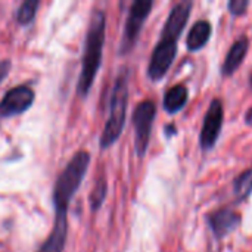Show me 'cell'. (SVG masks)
Wrapping results in <instances>:
<instances>
[{
	"label": "cell",
	"mask_w": 252,
	"mask_h": 252,
	"mask_svg": "<svg viewBox=\"0 0 252 252\" xmlns=\"http://www.w3.org/2000/svg\"><path fill=\"white\" fill-rule=\"evenodd\" d=\"M105 22L106 19L102 10H94L92 13L86 44H84L86 47L83 55L81 74L77 84V93L83 97L87 96V93L90 92L102 62V50L105 43Z\"/></svg>",
	"instance_id": "obj_1"
},
{
	"label": "cell",
	"mask_w": 252,
	"mask_h": 252,
	"mask_svg": "<svg viewBox=\"0 0 252 252\" xmlns=\"http://www.w3.org/2000/svg\"><path fill=\"white\" fill-rule=\"evenodd\" d=\"M127 102H128V71L126 68L117 77L112 96H111V109L109 118L105 124V128L100 136V148L106 149L112 146L123 133L126 124L127 114Z\"/></svg>",
	"instance_id": "obj_2"
},
{
	"label": "cell",
	"mask_w": 252,
	"mask_h": 252,
	"mask_svg": "<svg viewBox=\"0 0 252 252\" xmlns=\"http://www.w3.org/2000/svg\"><path fill=\"white\" fill-rule=\"evenodd\" d=\"M90 164V155L84 151H80L68 162L65 170L56 180L53 189V204L55 208H68L69 201L78 190L87 168Z\"/></svg>",
	"instance_id": "obj_3"
},
{
	"label": "cell",
	"mask_w": 252,
	"mask_h": 252,
	"mask_svg": "<svg viewBox=\"0 0 252 252\" xmlns=\"http://www.w3.org/2000/svg\"><path fill=\"white\" fill-rule=\"evenodd\" d=\"M157 106L152 100H143L140 102L134 112H133V126H134V148L136 154L143 158L151 139V130L155 120Z\"/></svg>",
	"instance_id": "obj_4"
},
{
	"label": "cell",
	"mask_w": 252,
	"mask_h": 252,
	"mask_svg": "<svg viewBox=\"0 0 252 252\" xmlns=\"http://www.w3.org/2000/svg\"><path fill=\"white\" fill-rule=\"evenodd\" d=\"M154 3L152 0H136L128 12V18L126 22V28H124V34H123V40H121V46H120V53L126 55L128 52H131V49L134 47L140 30L146 21V18L151 13Z\"/></svg>",
	"instance_id": "obj_5"
},
{
	"label": "cell",
	"mask_w": 252,
	"mask_h": 252,
	"mask_svg": "<svg viewBox=\"0 0 252 252\" xmlns=\"http://www.w3.org/2000/svg\"><path fill=\"white\" fill-rule=\"evenodd\" d=\"M176 55H177V40L161 37L151 56V62L148 66L149 78L152 81L161 80L170 69L171 63L174 62Z\"/></svg>",
	"instance_id": "obj_6"
},
{
	"label": "cell",
	"mask_w": 252,
	"mask_h": 252,
	"mask_svg": "<svg viewBox=\"0 0 252 252\" xmlns=\"http://www.w3.org/2000/svg\"><path fill=\"white\" fill-rule=\"evenodd\" d=\"M223 118H224V109L223 103L220 99H214L210 103V108L205 114L202 130H201V148L204 151H210L216 146L217 139L221 131L223 126Z\"/></svg>",
	"instance_id": "obj_7"
},
{
	"label": "cell",
	"mask_w": 252,
	"mask_h": 252,
	"mask_svg": "<svg viewBox=\"0 0 252 252\" xmlns=\"http://www.w3.org/2000/svg\"><path fill=\"white\" fill-rule=\"evenodd\" d=\"M34 92L28 86H16L10 89L0 100V117L9 118L25 112L34 102Z\"/></svg>",
	"instance_id": "obj_8"
},
{
	"label": "cell",
	"mask_w": 252,
	"mask_h": 252,
	"mask_svg": "<svg viewBox=\"0 0 252 252\" xmlns=\"http://www.w3.org/2000/svg\"><path fill=\"white\" fill-rule=\"evenodd\" d=\"M193 3L192 1H180L177 3L168 13V18L164 24L161 37H168L173 40H179L188 21L190 16Z\"/></svg>",
	"instance_id": "obj_9"
},
{
	"label": "cell",
	"mask_w": 252,
	"mask_h": 252,
	"mask_svg": "<svg viewBox=\"0 0 252 252\" xmlns=\"http://www.w3.org/2000/svg\"><path fill=\"white\" fill-rule=\"evenodd\" d=\"M207 221L213 230V233L216 235L217 239H223L226 238L229 233H232L233 230H236L242 221L241 214L229 210V208H220L217 211H213L208 214Z\"/></svg>",
	"instance_id": "obj_10"
},
{
	"label": "cell",
	"mask_w": 252,
	"mask_h": 252,
	"mask_svg": "<svg viewBox=\"0 0 252 252\" xmlns=\"http://www.w3.org/2000/svg\"><path fill=\"white\" fill-rule=\"evenodd\" d=\"M55 210L56 214H55V224L52 233L38 252H63L66 235H68V220H66L68 208H55Z\"/></svg>",
	"instance_id": "obj_11"
},
{
	"label": "cell",
	"mask_w": 252,
	"mask_h": 252,
	"mask_svg": "<svg viewBox=\"0 0 252 252\" xmlns=\"http://www.w3.org/2000/svg\"><path fill=\"white\" fill-rule=\"evenodd\" d=\"M248 47H250V40L248 37H241L238 38L232 47L229 49L227 55H226V59L223 62V66H221V72L223 75L229 77L232 74H235V71L241 66V63L244 62L247 53H248Z\"/></svg>",
	"instance_id": "obj_12"
},
{
	"label": "cell",
	"mask_w": 252,
	"mask_h": 252,
	"mask_svg": "<svg viewBox=\"0 0 252 252\" xmlns=\"http://www.w3.org/2000/svg\"><path fill=\"white\" fill-rule=\"evenodd\" d=\"M213 32V27L208 21H198L189 31L186 38V46L190 52L201 50L210 40Z\"/></svg>",
	"instance_id": "obj_13"
},
{
	"label": "cell",
	"mask_w": 252,
	"mask_h": 252,
	"mask_svg": "<svg viewBox=\"0 0 252 252\" xmlns=\"http://www.w3.org/2000/svg\"><path fill=\"white\" fill-rule=\"evenodd\" d=\"M189 97V90L185 84H176L167 90L164 96V109L168 114H176L186 105Z\"/></svg>",
	"instance_id": "obj_14"
},
{
	"label": "cell",
	"mask_w": 252,
	"mask_h": 252,
	"mask_svg": "<svg viewBox=\"0 0 252 252\" xmlns=\"http://www.w3.org/2000/svg\"><path fill=\"white\" fill-rule=\"evenodd\" d=\"M233 189H235V195L239 199H245L252 193V168L245 170L244 173H241L233 183Z\"/></svg>",
	"instance_id": "obj_15"
},
{
	"label": "cell",
	"mask_w": 252,
	"mask_h": 252,
	"mask_svg": "<svg viewBox=\"0 0 252 252\" xmlns=\"http://www.w3.org/2000/svg\"><path fill=\"white\" fill-rule=\"evenodd\" d=\"M106 192H108V183H106V179L105 177H99L94 183V188L90 193V208L92 211H97L103 201H105V196H106Z\"/></svg>",
	"instance_id": "obj_16"
},
{
	"label": "cell",
	"mask_w": 252,
	"mask_h": 252,
	"mask_svg": "<svg viewBox=\"0 0 252 252\" xmlns=\"http://www.w3.org/2000/svg\"><path fill=\"white\" fill-rule=\"evenodd\" d=\"M37 7H38V0H27V1H24L18 9L16 21L21 25H28L34 19Z\"/></svg>",
	"instance_id": "obj_17"
},
{
	"label": "cell",
	"mask_w": 252,
	"mask_h": 252,
	"mask_svg": "<svg viewBox=\"0 0 252 252\" xmlns=\"http://www.w3.org/2000/svg\"><path fill=\"white\" fill-rule=\"evenodd\" d=\"M248 6H250V1L248 0H230L229 4H227L230 13L235 15V16L244 15L247 12Z\"/></svg>",
	"instance_id": "obj_18"
},
{
	"label": "cell",
	"mask_w": 252,
	"mask_h": 252,
	"mask_svg": "<svg viewBox=\"0 0 252 252\" xmlns=\"http://www.w3.org/2000/svg\"><path fill=\"white\" fill-rule=\"evenodd\" d=\"M10 71V62L9 61H0V83L7 77Z\"/></svg>",
	"instance_id": "obj_19"
},
{
	"label": "cell",
	"mask_w": 252,
	"mask_h": 252,
	"mask_svg": "<svg viewBox=\"0 0 252 252\" xmlns=\"http://www.w3.org/2000/svg\"><path fill=\"white\" fill-rule=\"evenodd\" d=\"M245 123L252 127V108H250L248 111H247V114H245Z\"/></svg>",
	"instance_id": "obj_20"
},
{
	"label": "cell",
	"mask_w": 252,
	"mask_h": 252,
	"mask_svg": "<svg viewBox=\"0 0 252 252\" xmlns=\"http://www.w3.org/2000/svg\"><path fill=\"white\" fill-rule=\"evenodd\" d=\"M250 86H251V89H252V72H251V75H250Z\"/></svg>",
	"instance_id": "obj_21"
}]
</instances>
